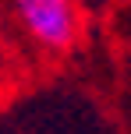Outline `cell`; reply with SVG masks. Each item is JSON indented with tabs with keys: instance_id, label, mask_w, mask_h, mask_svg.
Returning a JSON list of instances; mask_svg holds the SVG:
<instances>
[{
	"instance_id": "cell-1",
	"label": "cell",
	"mask_w": 131,
	"mask_h": 134,
	"mask_svg": "<svg viewBox=\"0 0 131 134\" xmlns=\"http://www.w3.org/2000/svg\"><path fill=\"white\" fill-rule=\"evenodd\" d=\"M14 11L43 49H67L78 35V14L71 0H14Z\"/></svg>"
}]
</instances>
